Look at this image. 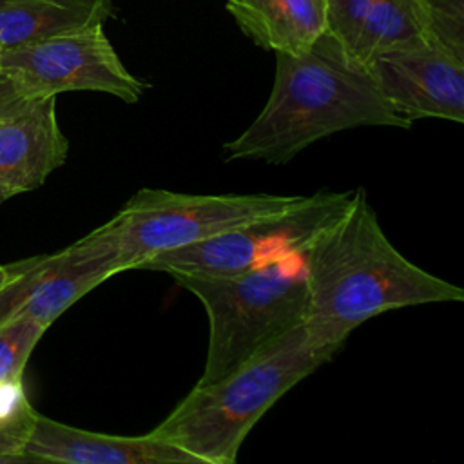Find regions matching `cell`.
Listing matches in <instances>:
<instances>
[{
	"instance_id": "6da1fadb",
	"label": "cell",
	"mask_w": 464,
	"mask_h": 464,
	"mask_svg": "<svg viewBox=\"0 0 464 464\" xmlns=\"http://www.w3.org/2000/svg\"><path fill=\"white\" fill-rule=\"evenodd\" d=\"M310 335L341 348L368 319L395 308L453 303L464 290L406 259L386 237L366 190L303 252Z\"/></svg>"
},
{
	"instance_id": "7a4b0ae2",
	"label": "cell",
	"mask_w": 464,
	"mask_h": 464,
	"mask_svg": "<svg viewBox=\"0 0 464 464\" xmlns=\"http://www.w3.org/2000/svg\"><path fill=\"white\" fill-rule=\"evenodd\" d=\"M357 127L410 129L366 65L324 31L301 54L276 53V78L256 120L223 145L227 161L283 165L321 138Z\"/></svg>"
},
{
	"instance_id": "3957f363",
	"label": "cell",
	"mask_w": 464,
	"mask_h": 464,
	"mask_svg": "<svg viewBox=\"0 0 464 464\" xmlns=\"http://www.w3.org/2000/svg\"><path fill=\"white\" fill-rule=\"evenodd\" d=\"M339 348L317 343L306 323L281 334L223 379L194 390L150 433L201 464H234L256 422Z\"/></svg>"
},
{
	"instance_id": "277c9868",
	"label": "cell",
	"mask_w": 464,
	"mask_h": 464,
	"mask_svg": "<svg viewBox=\"0 0 464 464\" xmlns=\"http://www.w3.org/2000/svg\"><path fill=\"white\" fill-rule=\"evenodd\" d=\"M170 277L194 294L208 315V352L198 386L223 379L308 315L301 252L232 276Z\"/></svg>"
},
{
	"instance_id": "5b68a950",
	"label": "cell",
	"mask_w": 464,
	"mask_h": 464,
	"mask_svg": "<svg viewBox=\"0 0 464 464\" xmlns=\"http://www.w3.org/2000/svg\"><path fill=\"white\" fill-rule=\"evenodd\" d=\"M303 196L185 194L140 188L91 234L116 257L121 272L140 268L156 254L178 250L228 228L285 210Z\"/></svg>"
},
{
	"instance_id": "8992f818",
	"label": "cell",
	"mask_w": 464,
	"mask_h": 464,
	"mask_svg": "<svg viewBox=\"0 0 464 464\" xmlns=\"http://www.w3.org/2000/svg\"><path fill=\"white\" fill-rule=\"evenodd\" d=\"M355 188L319 190L295 205L228 228L203 241L152 256L140 268L169 276H232L303 252L352 205Z\"/></svg>"
},
{
	"instance_id": "52a82bcc",
	"label": "cell",
	"mask_w": 464,
	"mask_h": 464,
	"mask_svg": "<svg viewBox=\"0 0 464 464\" xmlns=\"http://www.w3.org/2000/svg\"><path fill=\"white\" fill-rule=\"evenodd\" d=\"M0 67L11 71L33 96L94 91L136 103L147 91V83L120 60L103 24L2 49Z\"/></svg>"
},
{
	"instance_id": "ba28073f",
	"label": "cell",
	"mask_w": 464,
	"mask_h": 464,
	"mask_svg": "<svg viewBox=\"0 0 464 464\" xmlns=\"http://www.w3.org/2000/svg\"><path fill=\"white\" fill-rule=\"evenodd\" d=\"M120 272L114 254L91 232L56 254L20 261L0 288V323L24 315L49 328L80 297Z\"/></svg>"
},
{
	"instance_id": "9c48e42d",
	"label": "cell",
	"mask_w": 464,
	"mask_h": 464,
	"mask_svg": "<svg viewBox=\"0 0 464 464\" xmlns=\"http://www.w3.org/2000/svg\"><path fill=\"white\" fill-rule=\"evenodd\" d=\"M390 107L413 123L419 118L464 121V60L424 40L377 54L368 65Z\"/></svg>"
},
{
	"instance_id": "30bf717a",
	"label": "cell",
	"mask_w": 464,
	"mask_h": 464,
	"mask_svg": "<svg viewBox=\"0 0 464 464\" xmlns=\"http://www.w3.org/2000/svg\"><path fill=\"white\" fill-rule=\"evenodd\" d=\"M69 141L56 118V96H34L0 120V188L9 198L40 188L62 167Z\"/></svg>"
},
{
	"instance_id": "8fae6325",
	"label": "cell",
	"mask_w": 464,
	"mask_h": 464,
	"mask_svg": "<svg viewBox=\"0 0 464 464\" xmlns=\"http://www.w3.org/2000/svg\"><path fill=\"white\" fill-rule=\"evenodd\" d=\"M24 451L34 462L63 464H201L194 455L152 433L109 435L36 415Z\"/></svg>"
},
{
	"instance_id": "7c38bea8",
	"label": "cell",
	"mask_w": 464,
	"mask_h": 464,
	"mask_svg": "<svg viewBox=\"0 0 464 464\" xmlns=\"http://www.w3.org/2000/svg\"><path fill=\"white\" fill-rule=\"evenodd\" d=\"M227 11L259 47L301 54L326 31L324 0H228Z\"/></svg>"
},
{
	"instance_id": "4fadbf2b",
	"label": "cell",
	"mask_w": 464,
	"mask_h": 464,
	"mask_svg": "<svg viewBox=\"0 0 464 464\" xmlns=\"http://www.w3.org/2000/svg\"><path fill=\"white\" fill-rule=\"evenodd\" d=\"M111 0H0V51L103 24Z\"/></svg>"
},
{
	"instance_id": "5bb4252c",
	"label": "cell",
	"mask_w": 464,
	"mask_h": 464,
	"mask_svg": "<svg viewBox=\"0 0 464 464\" xmlns=\"http://www.w3.org/2000/svg\"><path fill=\"white\" fill-rule=\"evenodd\" d=\"M424 40H428L426 0H375L352 56L368 65L381 53Z\"/></svg>"
},
{
	"instance_id": "9a60e30c",
	"label": "cell",
	"mask_w": 464,
	"mask_h": 464,
	"mask_svg": "<svg viewBox=\"0 0 464 464\" xmlns=\"http://www.w3.org/2000/svg\"><path fill=\"white\" fill-rule=\"evenodd\" d=\"M47 326L31 317H13L0 323V382L22 381L31 352Z\"/></svg>"
},
{
	"instance_id": "2e32d148",
	"label": "cell",
	"mask_w": 464,
	"mask_h": 464,
	"mask_svg": "<svg viewBox=\"0 0 464 464\" xmlns=\"http://www.w3.org/2000/svg\"><path fill=\"white\" fill-rule=\"evenodd\" d=\"M428 40L464 60V0H426Z\"/></svg>"
},
{
	"instance_id": "e0dca14e",
	"label": "cell",
	"mask_w": 464,
	"mask_h": 464,
	"mask_svg": "<svg viewBox=\"0 0 464 464\" xmlns=\"http://www.w3.org/2000/svg\"><path fill=\"white\" fill-rule=\"evenodd\" d=\"M326 31L352 54L364 18L375 0H324Z\"/></svg>"
},
{
	"instance_id": "ac0fdd59",
	"label": "cell",
	"mask_w": 464,
	"mask_h": 464,
	"mask_svg": "<svg viewBox=\"0 0 464 464\" xmlns=\"http://www.w3.org/2000/svg\"><path fill=\"white\" fill-rule=\"evenodd\" d=\"M38 411L31 406L22 381L0 382V422H34Z\"/></svg>"
},
{
	"instance_id": "d6986e66",
	"label": "cell",
	"mask_w": 464,
	"mask_h": 464,
	"mask_svg": "<svg viewBox=\"0 0 464 464\" xmlns=\"http://www.w3.org/2000/svg\"><path fill=\"white\" fill-rule=\"evenodd\" d=\"M34 98L27 87L7 69L0 67V120Z\"/></svg>"
},
{
	"instance_id": "ffe728a7",
	"label": "cell",
	"mask_w": 464,
	"mask_h": 464,
	"mask_svg": "<svg viewBox=\"0 0 464 464\" xmlns=\"http://www.w3.org/2000/svg\"><path fill=\"white\" fill-rule=\"evenodd\" d=\"M34 422H0V453H22Z\"/></svg>"
},
{
	"instance_id": "44dd1931",
	"label": "cell",
	"mask_w": 464,
	"mask_h": 464,
	"mask_svg": "<svg viewBox=\"0 0 464 464\" xmlns=\"http://www.w3.org/2000/svg\"><path fill=\"white\" fill-rule=\"evenodd\" d=\"M20 263H14V265H7V266H0V288L16 274Z\"/></svg>"
},
{
	"instance_id": "7402d4cb",
	"label": "cell",
	"mask_w": 464,
	"mask_h": 464,
	"mask_svg": "<svg viewBox=\"0 0 464 464\" xmlns=\"http://www.w3.org/2000/svg\"><path fill=\"white\" fill-rule=\"evenodd\" d=\"M7 199V196L2 192V188H0V203H4Z\"/></svg>"
}]
</instances>
